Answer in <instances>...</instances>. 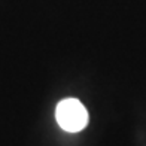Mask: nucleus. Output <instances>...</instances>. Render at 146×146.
<instances>
[{
  "instance_id": "f257e3e1",
  "label": "nucleus",
  "mask_w": 146,
  "mask_h": 146,
  "mask_svg": "<svg viewBox=\"0 0 146 146\" xmlns=\"http://www.w3.org/2000/svg\"><path fill=\"white\" fill-rule=\"evenodd\" d=\"M55 118L58 125L67 133L82 131L88 124L87 108L78 98H64L57 104Z\"/></svg>"
}]
</instances>
